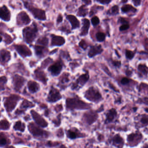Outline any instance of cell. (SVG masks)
Instances as JSON below:
<instances>
[{
	"label": "cell",
	"mask_w": 148,
	"mask_h": 148,
	"mask_svg": "<svg viewBox=\"0 0 148 148\" xmlns=\"http://www.w3.org/2000/svg\"><path fill=\"white\" fill-rule=\"evenodd\" d=\"M67 109L73 110L74 109L85 110L90 108L89 104L79 100L78 98H68L66 102Z\"/></svg>",
	"instance_id": "6da1fadb"
},
{
	"label": "cell",
	"mask_w": 148,
	"mask_h": 148,
	"mask_svg": "<svg viewBox=\"0 0 148 148\" xmlns=\"http://www.w3.org/2000/svg\"><path fill=\"white\" fill-rule=\"evenodd\" d=\"M30 133L35 138H47L49 136V133L42 129L33 123H30L28 126Z\"/></svg>",
	"instance_id": "7a4b0ae2"
},
{
	"label": "cell",
	"mask_w": 148,
	"mask_h": 148,
	"mask_svg": "<svg viewBox=\"0 0 148 148\" xmlns=\"http://www.w3.org/2000/svg\"><path fill=\"white\" fill-rule=\"evenodd\" d=\"M38 29L35 24H33L31 27H26L23 29V34L26 42L30 43L33 41L36 36Z\"/></svg>",
	"instance_id": "3957f363"
},
{
	"label": "cell",
	"mask_w": 148,
	"mask_h": 148,
	"mask_svg": "<svg viewBox=\"0 0 148 148\" xmlns=\"http://www.w3.org/2000/svg\"><path fill=\"white\" fill-rule=\"evenodd\" d=\"M24 5L36 19L40 21H45L46 20V13L44 10L33 7L29 4L28 2H24Z\"/></svg>",
	"instance_id": "277c9868"
},
{
	"label": "cell",
	"mask_w": 148,
	"mask_h": 148,
	"mask_svg": "<svg viewBox=\"0 0 148 148\" xmlns=\"http://www.w3.org/2000/svg\"><path fill=\"white\" fill-rule=\"evenodd\" d=\"M85 97L89 101L93 102L98 103L102 100L101 93L94 87H91L86 91Z\"/></svg>",
	"instance_id": "5b68a950"
},
{
	"label": "cell",
	"mask_w": 148,
	"mask_h": 148,
	"mask_svg": "<svg viewBox=\"0 0 148 148\" xmlns=\"http://www.w3.org/2000/svg\"><path fill=\"white\" fill-rule=\"evenodd\" d=\"M20 100V97L16 95H11L6 98L4 105L8 112H11L15 108L17 102Z\"/></svg>",
	"instance_id": "8992f818"
},
{
	"label": "cell",
	"mask_w": 148,
	"mask_h": 148,
	"mask_svg": "<svg viewBox=\"0 0 148 148\" xmlns=\"http://www.w3.org/2000/svg\"><path fill=\"white\" fill-rule=\"evenodd\" d=\"M142 135L139 132L132 133L128 135L127 141L131 147H136L140 144L142 139Z\"/></svg>",
	"instance_id": "52a82bcc"
},
{
	"label": "cell",
	"mask_w": 148,
	"mask_h": 148,
	"mask_svg": "<svg viewBox=\"0 0 148 148\" xmlns=\"http://www.w3.org/2000/svg\"><path fill=\"white\" fill-rule=\"evenodd\" d=\"M98 118L97 112L94 111H89L85 113L83 115L84 121L89 125L95 122Z\"/></svg>",
	"instance_id": "ba28073f"
},
{
	"label": "cell",
	"mask_w": 148,
	"mask_h": 148,
	"mask_svg": "<svg viewBox=\"0 0 148 148\" xmlns=\"http://www.w3.org/2000/svg\"><path fill=\"white\" fill-rule=\"evenodd\" d=\"M30 112L33 119L37 125L43 128L47 127V122L38 113L34 110H31Z\"/></svg>",
	"instance_id": "9c48e42d"
},
{
	"label": "cell",
	"mask_w": 148,
	"mask_h": 148,
	"mask_svg": "<svg viewBox=\"0 0 148 148\" xmlns=\"http://www.w3.org/2000/svg\"><path fill=\"white\" fill-rule=\"evenodd\" d=\"M67 137L71 140L85 137V135L81 133L77 129L72 128L66 131Z\"/></svg>",
	"instance_id": "30bf717a"
},
{
	"label": "cell",
	"mask_w": 148,
	"mask_h": 148,
	"mask_svg": "<svg viewBox=\"0 0 148 148\" xmlns=\"http://www.w3.org/2000/svg\"><path fill=\"white\" fill-rule=\"evenodd\" d=\"M17 23L21 26L28 25L31 21L30 18L27 13L24 11L20 12L17 16Z\"/></svg>",
	"instance_id": "8fae6325"
},
{
	"label": "cell",
	"mask_w": 148,
	"mask_h": 148,
	"mask_svg": "<svg viewBox=\"0 0 148 148\" xmlns=\"http://www.w3.org/2000/svg\"><path fill=\"white\" fill-rule=\"evenodd\" d=\"M61 98V96L59 91L56 89L52 87L49 94L48 101L50 102H55L60 100Z\"/></svg>",
	"instance_id": "7c38bea8"
},
{
	"label": "cell",
	"mask_w": 148,
	"mask_h": 148,
	"mask_svg": "<svg viewBox=\"0 0 148 148\" xmlns=\"http://www.w3.org/2000/svg\"><path fill=\"white\" fill-rule=\"evenodd\" d=\"M15 49L18 53L22 57H25L31 55V51L24 45H17L15 46Z\"/></svg>",
	"instance_id": "4fadbf2b"
},
{
	"label": "cell",
	"mask_w": 148,
	"mask_h": 148,
	"mask_svg": "<svg viewBox=\"0 0 148 148\" xmlns=\"http://www.w3.org/2000/svg\"><path fill=\"white\" fill-rule=\"evenodd\" d=\"M103 51V49L101 45H96L90 48L88 56L89 58H92L96 56L101 54Z\"/></svg>",
	"instance_id": "5bb4252c"
},
{
	"label": "cell",
	"mask_w": 148,
	"mask_h": 148,
	"mask_svg": "<svg viewBox=\"0 0 148 148\" xmlns=\"http://www.w3.org/2000/svg\"><path fill=\"white\" fill-rule=\"evenodd\" d=\"M10 12L8 8L5 5H3L1 7L0 10V17L1 19L5 21H9L10 20Z\"/></svg>",
	"instance_id": "9a60e30c"
},
{
	"label": "cell",
	"mask_w": 148,
	"mask_h": 148,
	"mask_svg": "<svg viewBox=\"0 0 148 148\" xmlns=\"http://www.w3.org/2000/svg\"><path fill=\"white\" fill-rule=\"evenodd\" d=\"M112 142L113 146L116 148H123L124 147V140L119 134H116L113 137Z\"/></svg>",
	"instance_id": "2e32d148"
},
{
	"label": "cell",
	"mask_w": 148,
	"mask_h": 148,
	"mask_svg": "<svg viewBox=\"0 0 148 148\" xmlns=\"http://www.w3.org/2000/svg\"><path fill=\"white\" fill-rule=\"evenodd\" d=\"M62 69V65L61 62H56L54 65L50 66L48 69V70L53 75H58L61 73Z\"/></svg>",
	"instance_id": "e0dca14e"
},
{
	"label": "cell",
	"mask_w": 148,
	"mask_h": 148,
	"mask_svg": "<svg viewBox=\"0 0 148 148\" xmlns=\"http://www.w3.org/2000/svg\"><path fill=\"white\" fill-rule=\"evenodd\" d=\"M117 115V112L116 109L112 108L109 110L106 114L105 123H109L113 122L116 118Z\"/></svg>",
	"instance_id": "ac0fdd59"
},
{
	"label": "cell",
	"mask_w": 148,
	"mask_h": 148,
	"mask_svg": "<svg viewBox=\"0 0 148 148\" xmlns=\"http://www.w3.org/2000/svg\"><path fill=\"white\" fill-rule=\"evenodd\" d=\"M89 79V75L88 73L81 75L78 78L75 83H74L72 86V88L75 89L77 88L78 84H80L81 86H83L86 83Z\"/></svg>",
	"instance_id": "d6986e66"
},
{
	"label": "cell",
	"mask_w": 148,
	"mask_h": 148,
	"mask_svg": "<svg viewBox=\"0 0 148 148\" xmlns=\"http://www.w3.org/2000/svg\"><path fill=\"white\" fill-rule=\"evenodd\" d=\"M14 86L17 90H19L22 88L25 82V80L23 77L18 75H16L13 78Z\"/></svg>",
	"instance_id": "ffe728a7"
},
{
	"label": "cell",
	"mask_w": 148,
	"mask_h": 148,
	"mask_svg": "<svg viewBox=\"0 0 148 148\" xmlns=\"http://www.w3.org/2000/svg\"><path fill=\"white\" fill-rule=\"evenodd\" d=\"M51 37H52V40H51L52 46H61L63 45L65 43V39L62 36L52 35Z\"/></svg>",
	"instance_id": "44dd1931"
},
{
	"label": "cell",
	"mask_w": 148,
	"mask_h": 148,
	"mask_svg": "<svg viewBox=\"0 0 148 148\" xmlns=\"http://www.w3.org/2000/svg\"><path fill=\"white\" fill-rule=\"evenodd\" d=\"M67 20H68L72 26V29L78 28L80 27V23L79 20L75 16L68 15L66 16Z\"/></svg>",
	"instance_id": "7402d4cb"
},
{
	"label": "cell",
	"mask_w": 148,
	"mask_h": 148,
	"mask_svg": "<svg viewBox=\"0 0 148 148\" xmlns=\"http://www.w3.org/2000/svg\"><path fill=\"white\" fill-rule=\"evenodd\" d=\"M83 27L81 30L80 35L81 36H85L88 34L89 29L90 27V22L87 19H83L82 20Z\"/></svg>",
	"instance_id": "603a6c76"
},
{
	"label": "cell",
	"mask_w": 148,
	"mask_h": 148,
	"mask_svg": "<svg viewBox=\"0 0 148 148\" xmlns=\"http://www.w3.org/2000/svg\"><path fill=\"white\" fill-rule=\"evenodd\" d=\"M28 86L29 90L32 93L37 92L40 89L39 84L34 81H30L28 83Z\"/></svg>",
	"instance_id": "cb8c5ba5"
},
{
	"label": "cell",
	"mask_w": 148,
	"mask_h": 148,
	"mask_svg": "<svg viewBox=\"0 0 148 148\" xmlns=\"http://www.w3.org/2000/svg\"><path fill=\"white\" fill-rule=\"evenodd\" d=\"M35 74L36 77L38 80H40L41 82H42L43 83H46L47 79L46 78V75L43 71L38 69L36 70Z\"/></svg>",
	"instance_id": "d4e9b609"
},
{
	"label": "cell",
	"mask_w": 148,
	"mask_h": 148,
	"mask_svg": "<svg viewBox=\"0 0 148 148\" xmlns=\"http://www.w3.org/2000/svg\"><path fill=\"white\" fill-rule=\"evenodd\" d=\"M1 63H5L10 59V56L9 52L5 50H2L1 53Z\"/></svg>",
	"instance_id": "484cf974"
},
{
	"label": "cell",
	"mask_w": 148,
	"mask_h": 148,
	"mask_svg": "<svg viewBox=\"0 0 148 148\" xmlns=\"http://www.w3.org/2000/svg\"><path fill=\"white\" fill-rule=\"evenodd\" d=\"M25 128L26 126L25 123H23L21 121L16 122L13 127V128L16 131H19L21 132H24Z\"/></svg>",
	"instance_id": "4316f807"
},
{
	"label": "cell",
	"mask_w": 148,
	"mask_h": 148,
	"mask_svg": "<svg viewBox=\"0 0 148 148\" xmlns=\"http://www.w3.org/2000/svg\"><path fill=\"white\" fill-rule=\"evenodd\" d=\"M35 49L36 55L39 56H43L47 51L44 47L41 46H36L35 47Z\"/></svg>",
	"instance_id": "83f0119b"
},
{
	"label": "cell",
	"mask_w": 148,
	"mask_h": 148,
	"mask_svg": "<svg viewBox=\"0 0 148 148\" xmlns=\"http://www.w3.org/2000/svg\"><path fill=\"white\" fill-rule=\"evenodd\" d=\"M88 13V9L85 5H82L80 7L77 12V16L81 17H84L87 15Z\"/></svg>",
	"instance_id": "f1b7e54d"
},
{
	"label": "cell",
	"mask_w": 148,
	"mask_h": 148,
	"mask_svg": "<svg viewBox=\"0 0 148 148\" xmlns=\"http://www.w3.org/2000/svg\"><path fill=\"white\" fill-rule=\"evenodd\" d=\"M138 70L142 75L146 76H147L148 67L145 64H140L138 66Z\"/></svg>",
	"instance_id": "f546056e"
},
{
	"label": "cell",
	"mask_w": 148,
	"mask_h": 148,
	"mask_svg": "<svg viewBox=\"0 0 148 148\" xmlns=\"http://www.w3.org/2000/svg\"><path fill=\"white\" fill-rule=\"evenodd\" d=\"M10 124L8 121L5 120H1L0 128L1 130H8L10 128Z\"/></svg>",
	"instance_id": "4dcf8cb0"
},
{
	"label": "cell",
	"mask_w": 148,
	"mask_h": 148,
	"mask_svg": "<svg viewBox=\"0 0 148 148\" xmlns=\"http://www.w3.org/2000/svg\"><path fill=\"white\" fill-rule=\"evenodd\" d=\"M10 143V142H8L7 137L2 133H1V136H0V145L1 147H2L3 146L9 144Z\"/></svg>",
	"instance_id": "1f68e13d"
},
{
	"label": "cell",
	"mask_w": 148,
	"mask_h": 148,
	"mask_svg": "<svg viewBox=\"0 0 148 148\" xmlns=\"http://www.w3.org/2000/svg\"><path fill=\"white\" fill-rule=\"evenodd\" d=\"M140 122L142 127H145L148 125V115L143 114L141 116Z\"/></svg>",
	"instance_id": "d6a6232c"
},
{
	"label": "cell",
	"mask_w": 148,
	"mask_h": 148,
	"mask_svg": "<svg viewBox=\"0 0 148 148\" xmlns=\"http://www.w3.org/2000/svg\"><path fill=\"white\" fill-rule=\"evenodd\" d=\"M123 12L124 13L129 12V11H133V12H135L136 10L134 8L130 5H125L123 6L121 8Z\"/></svg>",
	"instance_id": "836d02e7"
},
{
	"label": "cell",
	"mask_w": 148,
	"mask_h": 148,
	"mask_svg": "<svg viewBox=\"0 0 148 148\" xmlns=\"http://www.w3.org/2000/svg\"><path fill=\"white\" fill-rule=\"evenodd\" d=\"M136 52L134 51H131V50L127 49L125 52V55H126V58L129 60H133L135 56Z\"/></svg>",
	"instance_id": "e575fe53"
},
{
	"label": "cell",
	"mask_w": 148,
	"mask_h": 148,
	"mask_svg": "<svg viewBox=\"0 0 148 148\" xmlns=\"http://www.w3.org/2000/svg\"><path fill=\"white\" fill-rule=\"evenodd\" d=\"M96 40L99 42H102L105 40L106 35L104 33L102 32H98L96 35Z\"/></svg>",
	"instance_id": "d590c367"
},
{
	"label": "cell",
	"mask_w": 148,
	"mask_h": 148,
	"mask_svg": "<svg viewBox=\"0 0 148 148\" xmlns=\"http://www.w3.org/2000/svg\"><path fill=\"white\" fill-rule=\"evenodd\" d=\"M34 106V105L32 103L25 100L22 103L21 105V108L23 109H26L28 108H32Z\"/></svg>",
	"instance_id": "8d00e7d4"
},
{
	"label": "cell",
	"mask_w": 148,
	"mask_h": 148,
	"mask_svg": "<svg viewBox=\"0 0 148 148\" xmlns=\"http://www.w3.org/2000/svg\"><path fill=\"white\" fill-rule=\"evenodd\" d=\"M37 43L41 45L47 46L48 43V39L46 37L41 38L37 41Z\"/></svg>",
	"instance_id": "74e56055"
},
{
	"label": "cell",
	"mask_w": 148,
	"mask_h": 148,
	"mask_svg": "<svg viewBox=\"0 0 148 148\" xmlns=\"http://www.w3.org/2000/svg\"><path fill=\"white\" fill-rule=\"evenodd\" d=\"M91 23L93 26H97L100 23V20L97 16H94L91 19Z\"/></svg>",
	"instance_id": "f35d334b"
},
{
	"label": "cell",
	"mask_w": 148,
	"mask_h": 148,
	"mask_svg": "<svg viewBox=\"0 0 148 148\" xmlns=\"http://www.w3.org/2000/svg\"><path fill=\"white\" fill-rule=\"evenodd\" d=\"M53 122L54 124L55 127H59L61 123V115L58 116V117L55 120L53 121Z\"/></svg>",
	"instance_id": "ab89813d"
},
{
	"label": "cell",
	"mask_w": 148,
	"mask_h": 148,
	"mask_svg": "<svg viewBox=\"0 0 148 148\" xmlns=\"http://www.w3.org/2000/svg\"><path fill=\"white\" fill-rule=\"evenodd\" d=\"M7 78L5 77H1V80H0V81H1V90H2L3 89V85L4 84L6 83V82H7Z\"/></svg>",
	"instance_id": "60d3db41"
},
{
	"label": "cell",
	"mask_w": 148,
	"mask_h": 148,
	"mask_svg": "<svg viewBox=\"0 0 148 148\" xmlns=\"http://www.w3.org/2000/svg\"><path fill=\"white\" fill-rule=\"evenodd\" d=\"M129 82H130V80L127 77H123L121 80V83L123 85L128 84Z\"/></svg>",
	"instance_id": "b9f144b4"
},
{
	"label": "cell",
	"mask_w": 148,
	"mask_h": 148,
	"mask_svg": "<svg viewBox=\"0 0 148 148\" xmlns=\"http://www.w3.org/2000/svg\"><path fill=\"white\" fill-rule=\"evenodd\" d=\"M79 45H80V47H81L83 49H85V50L87 48V43H86V42L83 40L81 41V42L79 43Z\"/></svg>",
	"instance_id": "7bdbcfd3"
},
{
	"label": "cell",
	"mask_w": 148,
	"mask_h": 148,
	"mask_svg": "<svg viewBox=\"0 0 148 148\" xmlns=\"http://www.w3.org/2000/svg\"><path fill=\"white\" fill-rule=\"evenodd\" d=\"M111 11L113 14H116L119 13V8L117 6H114L111 9Z\"/></svg>",
	"instance_id": "ee69618b"
},
{
	"label": "cell",
	"mask_w": 148,
	"mask_h": 148,
	"mask_svg": "<svg viewBox=\"0 0 148 148\" xmlns=\"http://www.w3.org/2000/svg\"><path fill=\"white\" fill-rule=\"evenodd\" d=\"M56 135L59 138H62L64 136V133H63V130L62 129H60L58 130L57 131Z\"/></svg>",
	"instance_id": "f6af8a7d"
},
{
	"label": "cell",
	"mask_w": 148,
	"mask_h": 148,
	"mask_svg": "<svg viewBox=\"0 0 148 148\" xmlns=\"http://www.w3.org/2000/svg\"><path fill=\"white\" fill-rule=\"evenodd\" d=\"M129 26L128 24H123L122 25L120 28V31H124V30H127L129 28Z\"/></svg>",
	"instance_id": "bcb514c9"
},
{
	"label": "cell",
	"mask_w": 148,
	"mask_h": 148,
	"mask_svg": "<svg viewBox=\"0 0 148 148\" xmlns=\"http://www.w3.org/2000/svg\"><path fill=\"white\" fill-rule=\"evenodd\" d=\"M112 64L115 67L120 68L121 65V62L118 61H112Z\"/></svg>",
	"instance_id": "7dc6e473"
},
{
	"label": "cell",
	"mask_w": 148,
	"mask_h": 148,
	"mask_svg": "<svg viewBox=\"0 0 148 148\" xmlns=\"http://www.w3.org/2000/svg\"><path fill=\"white\" fill-rule=\"evenodd\" d=\"M59 144L58 142H52L51 141H48L47 143V146L48 147H54L56 146H57V145Z\"/></svg>",
	"instance_id": "c3c4849f"
},
{
	"label": "cell",
	"mask_w": 148,
	"mask_h": 148,
	"mask_svg": "<svg viewBox=\"0 0 148 148\" xmlns=\"http://www.w3.org/2000/svg\"><path fill=\"white\" fill-rule=\"evenodd\" d=\"M98 2L102 3V4H108L110 2L111 0H96Z\"/></svg>",
	"instance_id": "681fc988"
},
{
	"label": "cell",
	"mask_w": 148,
	"mask_h": 148,
	"mask_svg": "<svg viewBox=\"0 0 148 148\" xmlns=\"http://www.w3.org/2000/svg\"><path fill=\"white\" fill-rule=\"evenodd\" d=\"M69 82V79L68 78V77L65 76L63 77L62 78L61 81V82L62 84H64L66 83L67 82Z\"/></svg>",
	"instance_id": "f907efd6"
},
{
	"label": "cell",
	"mask_w": 148,
	"mask_h": 148,
	"mask_svg": "<svg viewBox=\"0 0 148 148\" xmlns=\"http://www.w3.org/2000/svg\"><path fill=\"white\" fill-rule=\"evenodd\" d=\"M63 21V16H62L61 14H59L58 15V17H57V20H56V22H57V23H61Z\"/></svg>",
	"instance_id": "816d5d0a"
},
{
	"label": "cell",
	"mask_w": 148,
	"mask_h": 148,
	"mask_svg": "<svg viewBox=\"0 0 148 148\" xmlns=\"http://www.w3.org/2000/svg\"><path fill=\"white\" fill-rule=\"evenodd\" d=\"M133 1L135 6H138L140 4L141 0H133Z\"/></svg>",
	"instance_id": "f5cc1de1"
},
{
	"label": "cell",
	"mask_w": 148,
	"mask_h": 148,
	"mask_svg": "<svg viewBox=\"0 0 148 148\" xmlns=\"http://www.w3.org/2000/svg\"><path fill=\"white\" fill-rule=\"evenodd\" d=\"M82 1L87 5H89L91 3V1L90 0H82Z\"/></svg>",
	"instance_id": "db71d44e"
},
{
	"label": "cell",
	"mask_w": 148,
	"mask_h": 148,
	"mask_svg": "<svg viewBox=\"0 0 148 148\" xmlns=\"http://www.w3.org/2000/svg\"><path fill=\"white\" fill-rule=\"evenodd\" d=\"M67 148L66 147H65V146H64V145H61V146H60V147H59V148Z\"/></svg>",
	"instance_id": "11a10c76"
},
{
	"label": "cell",
	"mask_w": 148,
	"mask_h": 148,
	"mask_svg": "<svg viewBox=\"0 0 148 148\" xmlns=\"http://www.w3.org/2000/svg\"><path fill=\"white\" fill-rule=\"evenodd\" d=\"M145 111H146V112L148 113V108H146L145 109Z\"/></svg>",
	"instance_id": "9f6ffc18"
},
{
	"label": "cell",
	"mask_w": 148,
	"mask_h": 148,
	"mask_svg": "<svg viewBox=\"0 0 148 148\" xmlns=\"http://www.w3.org/2000/svg\"><path fill=\"white\" fill-rule=\"evenodd\" d=\"M143 148H148V145H145V146H143Z\"/></svg>",
	"instance_id": "6f0895ef"
},
{
	"label": "cell",
	"mask_w": 148,
	"mask_h": 148,
	"mask_svg": "<svg viewBox=\"0 0 148 148\" xmlns=\"http://www.w3.org/2000/svg\"><path fill=\"white\" fill-rule=\"evenodd\" d=\"M127 1L128 0H122L123 2V3H126Z\"/></svg>",
	"instance_id": "680465c9"
},
{
	"label": "cell",
	"mask_w": 148,
	"mask_h": 148,
	"mask_svg": "<svg viewBox=\"0 0 148 148\" xmlns=\"http://www.w3.org/2000/svg\"></svg>",
	"instance_id": "91938a15"
}]
</instances>
